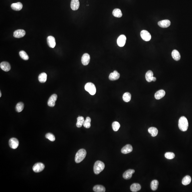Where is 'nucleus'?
Here are the masks:
<instances>
[{"instance_id": "b1692460", "label": "nucleus", "mask_w": 192, "mask_h": 192, "mask_svg": "<svg viewBox=\"0 0 192 192\" xmlns=\"http://www.w3.org/2000/svg\"><path fill=\"white\" fill-rule=\"evenodd\" d=\"M148 132L153 137H156L158 133V130L155 127H150L148 129Z\"/></svg>"}, {"instance_id": "6e6552de", "label": "nucleus", "mask_w": 192, "mask_h": 192, "mask_svg": "<svg viewBox=\"0 0 192 192\" xmlns=\"http://www.w3.org/2000/svg\"><path fill=\"white\" fill-rule=\"evenodd\" d=\"M126 37L125 35H121L117 39V44L120 47L124 46L125 44Z\"/></svg>"}, {"instance_id": "4be33fe9", "label": "nucleus", "mask_w": 192, "mask_h": 192, "mask_svg": "<svg viewBox=\"0 0 192 192\" xmlns=\"http://www.w3.org/2000/svg\"><path fill=\"white\" fill-rule=\"evenodd\" d=\"M171 55L172 58L176 61H179L181 58L180 54L177 50H173L172 52Z\"/></svg>"}, {"instance_id": "7ed1b4c3", "label": "nucleus", "mask_w": 192, "mask_h": 192, "mask_svg": "<svg viewBox=\"0 0 192 192\" xmlns=\"http://www.w3.org/2000/svg\"><path fill=\"white\" fill-rule=\"evenodd\" d=\"M105 165L104 163L101 161H97L94 165V171L96 174H98L103 171L104 169Z\"/></svg>"}, {"instance_id": "4468645a", "label": "nucleus", "mask_w": 192, "mask_h": 192, "mask_svg": "<svg viewBox=\"0 0 192 192\" xmlns=\"http://www.w3.org/2000/svg\"><path fill=\"white\" fill-rule=\"evenodd\" d=\"M1 68L5 72H8L10 70L11 66L8 62H3L0 64Z\"/></svg>"}, {"instance_id": "7c9ffc66", "label": "nucleus", "mask_w": 192, "mask_h": 192, "mask_svg": "<svg viewBox=\"0 0 192 192\" xmlns=\"http://www.w3.org/2000/svg\"><path fill=\"white\" fill-rule=\"evenodd\" d=\"M122 98L124 102H128L131 100V95L129 92H125L123 95Z\"/></svg>"}, {"instance_id": "bb28decb", "label": "nucleus", "mask_w": 192, "mask_h": 192, "mask_svg": "<svg viewBox=\"0 0 192 192\" xmlns=\"http://www.w3.org/2000/svg\"><path fill=\"white\" fill-rule=\"evenodd\" d=\"M191 181V178L190 176H186L182 180V183L184 185H187L190 184Z\"/></svg>"}, {"instance_id": "f257e3e1", "label": "nucleus", "mask_w": 192, "mask_h": 192, "mask_svg": "<svg viewBox=\"0 0 192 192\" xmlns=\"http://www.w3.org/2000/svg\"><path fill=\"white\" fill-rule=\"evenodd\" d=\"M178 126L181 131L185 132L188 129V120L185 117H182L179 120Z\"/></svg>"}, {"instance_id": "cd10ccee", "label": "nucleus", "mask_w": 192, "mask_h": 192, "mask_svg": "<svg viewBox=\"0 0 192 192\" xmlns=\"http://www.w3.org/2000/svg\"><path fill=\"white\" fill-rule=\"evenodd\" d=\"M158 185H159V182L158 180H153L150 184V187L151 190L153 191H155L157 190Z\"/></svg>"}, {"instance_id": "72a5a7b5", "label": "nucleus", "mask_w": 192, "mask_h": 192, "mask_svg": "<svg viewBox=\"0 0 192 192\" xmlns=\"http://www.w3.org/2000/svg\"><path fill=\"white\" fill-rule=\"evenodd\" d=\"M19 55L22 59L24 60H29V57L27 54L24 51H21L19 52Z\"/></svg>"}, {"instance_id": "a878e982", "label": "nucleus", "mask_w": 192, "mask_h": 192, "mask_svg": "<svg viewBox=\"0 0 192 192\" xmlns=\"http://www.w3.org/2000/svg\"><path fill=\"white\" fill-rule=\"evenodd\" d=\"M39 82L41 83H44L47 79V75L45 73H42L39 75L38 77Z\"/></svg>"}, {"instance_id": "2eb2a0df", "label": "nucleus", "mask_w": 192, "mask_h": 192, "mask_svg": "<svg viewBox=\"0 0 192 192\" xmlns=\"http://www.w3.org/2000/svg\"><path fill=\"white\" fill-rule=\"evenodd\" d=\"M120 77V74L116 70L110 74L109 76V79L110 81H114L118 80Z\"/></svg>"}, {"instance_id": "20e7f679", "label": "nucleus", "mask_w": 192, "mask_h": 192, "mask_svg": "<svg viewBox=\"0 0 192 192\" xmlns=\"http://www.w3.org/2000/svg\"><path fill=\"white\" fill-rule=\"evenodd\" d=\"M85 90L88 92L92 95H94L96 92V88L94 84L92 83H88L85 85Z\"/></svg>"}, {"instance_id": "a211bd4d", "label": "nucleus", "mask_w": 192, "mask_h": 192, "mask_svg": "<svg viewBox=\"0 0 192 192\" xmlns=\"http://www.w3.org/2000/svg\"><path fill=\"white\" fill-rule=\"evenodd\" d=\"M170 22L168 20H165L160 21L158 23V25L162 28H167L170 26Z\"/></svg>"}, {"instance_id": "c9c22d12", "label": "nucleus", "mask_w": 192, "mask_h": 192, "mask_svg": "<svg viewBox=\"0 0 192 192\" xmlns=\"http://www.w3.org/2000/svg\"><path fill=\"white\" fill-rule=\"evenodd\" d=\"M165 157L166 159H173L175 157V154L172 152H166L165 154Z\"/></svg>"}, {"instance_id": "c85d7f7f", "label": "nucleus", "mask_w": 192, "mask_h": 192, "mask_svg": "<svg viewBox=\"0 0 192 192\" xmlns=\"http://www.w3.org/2000/svg\"><path fill=\"white\" fill-rule=\"evenodd\" d=\"M112 14L115 17H121L122 16V12L119 9H115L112 11Z\"/></svg>"}, {"instance_id": "473e14b6", "label": "nucleus", "mask_w": 192, "mask_h": 192, "mask_svg": "<svg viewBox=\"0 0 192 192\" xmlns=\"http://www.w3.org/2000/svg\"><path fill=\"white\" fill-rule=\"evenodd\" d=\"M24 108V104L22 102H19L17 104L16 106V110L17 112H22Z\"/></svg>"}, {"instance_id": "412c9836", "label": "nucleus", "mask_w": 192, "mask_h": 192, "mask_svg": "<svg viewBox=\"0 0 192 192\" xmlns=\"http://www.w3.org/2000/svg\"><path fill=\"white\" fill-rule=\"evenodd\" d=\"M141 186L140 184L138 183H134L130 186V190L132 192H136L141 190Z\"/></svg>"}, {"instance_id": "39448f33", "label": "nucleus", "mask_w": 192, "mask_h": 192, "mask_svg": "<svg viewBox=\"0 0 192 192\" xmlns=\"http://www.w3.org/2000/svg\"><path fill=\"white\" fill-rule=\"evenodd\" d=\"M45 167L44 165L42 163H37L33 165L32 169L35 172H39L43 171Z\"/></svg>"}, {"instance_id": "0eeeda50", "label": "nucleus", "mask_w": 192, "mask_h": 192, "mask_svg": "<svg viewBox=\"0 0 192 192\" xmlns=\"http://www.w3.org/2000/svg\"><path fill=\"white\" fill-rule=\"evenodd\" d=\"M9 144L10 147L13 149L17 148L19 145V142L16 138H11L9 140Z\"/></svg>"}, {"instance_id": "9d476101", "label": "nucleus", "mask_w": 192, "mask_h": 192, "mask_svg": "<svg viewBox=\"0 0 192 192\" xmlns=\"http://www.w3.org/2000/svg\"><path fill=\"white\" fill-rule=\"evenodd\" d=\"M90 59V55L89 54L87 53H84L82 57V63L84 66H87L89 63Z\"/></svg>"}, {"instance_id": "dca6fc26", "label": "nucleus", "mask_w": 192, "mask_h": 192, "mask_svg": "<svg viewBox=\"0 0 192 192\" xmlns=\"http://www.w3.org/2000/svg\"><path fill=\"white\" fill-rule=\"evenodd\" d=\"M132 150L133 148L132 146L130 144H127L122 148L121 152L123 154H126L130 153Z\"/></svg>"}, {"instance_id": "aec40b11", "label": "nucleus", "mask_w": 192, "mask_h": 192, "mask_svg": "<svg viewBox=\"0 0 192 192\" xmlns=\"http://www.w3.org/2000/svg\"><path fill=\"white\" fill-rule=\"evenodd\" d=\"M165 95V92L163 90L158 91L155 94V98L157 100H159L163 98Z\"/></svg>"}, {"instance_id": "9b49d317", "label": "nucleus", "mask_w": 192, "mask_h": 192, "mask_svg": "<svg viewBox=\"0 0 192 192\" xmlns=\"http://www.w3.org/2000/svg\"><path fill=\"white\" fill-rule=\"evenodd\" d=\"M26 32L24 30L19 29L16 30L14 32L13 36L16 38H20L24 36Z\"/></svg>"}, {"instance_id": "423d86ee", "label": "nucleus", "mask_w": 192, "mask_h": 192, "mask_svg": "<svg viewBox=\"0 0 192 192\" xmlns=\"http://www.w3.org/2000/svg\"><path fill=\"white\" fill-rule=\"evenodd\" d=\"M141 36L144 41H148L151 39V36L150 33L146 30H143L141 31Z\"/></svg>"}, {"instance_id": "1a4fd4ad", "label": "nucleus", "mask_w": 192, "mask_h": 192, "mask_svg": "<svg viewBox=\"0 0 192 192\" xmlns=\"http://www.w3.org/2000/svg\"><path fill=\"white\" fill-rule=\"evenodd\" d=\"M57 98V96L56 94H54L52 95L49 98L48 101V105L50 107H54L55 105V102Z\"/></svg>"}, {"instance_id": "f704fd0d", "label": "nucleus", "mask_w": 192, "mask_h": 192, "mask_svg": "<svg viewBox=\"0 0 192 192\" xmlns=\"http://www.w3.org/2000/svg\"><path fill=\"white\" fill-rule=\"evenodd\" d=\"M120 125L119 123L117 121H114L112 124V129L114 131H117L120 128Z\"/></svg>"}, {"instance_id": "f8f14e48", "label": "nucleus", "mask_w": 192, "mask_h": 192, "mask_svg": "<svg viewBox=\"0 0 192 192\" xmlns=\"http://www.w3.org/2000/svg\"><path fill=\"white\" fill-rule=\"evenodd\" d=\"M47 43L48 46L52 48H53L55 47L56 43H55V39L54 37L52 36H49L47 37Z\"/></svg>"}, {"instance_id": "393cba45", "label": "nucleus", "mask_w": 192, "mask_h": 192, "mask_svg": "<svg viewBox=\"0 0 192 192\" xmlns=\"http://www.w3.org/2000/svg\"><path fill=\"white\" fill-rule=\"evenodd\" d=\"M93 190L95 192H105V188L104 187L101 185H97L93 187Z\"/></svg>"}, {"instance_id": "f03ea898", "label": "nucleus", "mask_w": 192, "mask_h": 192, "mask_svg": "<svg viewBox=\"0 0 192 192\" xmlns=\"http://www.w3.org/2000/svg\"><path fill=\"white\" fill-rule=\"evenodd\" d=\"M87 155L86 150L84 149L79 150L75 155V162L78 163L83 161Z\"/></svg>"}, {"instance_id": "e433bc0d", "label": "nucleus", "mask_w": 192, "mask_h": 192, "mask_svg": "<svg viewBox=\"0 0 192 192\" xmlns=\"http://www.w3.org/2000/svg\"><path fill=\"white\" fill-rule=\"evenodd\" d=\"M45 137L46 139H48L51 141L53 142L55 140V137L52 134L48 133L46 135Z\"/></svg>"}, {"instance_id": "c756f323", "label": "nucleus", "mask_w": 192, "mask_h": 192, "mask_svg": "<svg viewBox=\"0 0 192 192\" xmlns=\"http://www.w3.org/2000/svg\"><path fill=\"white\" fill-rule=\"evenodd\" d=\"M77 121L76 124V127L78 128L81 127L83 125L84 122L85 121L84 118L83 117H79L77 118Z\"/></svg>"}, {"instance_id": "58836bf2", "label": "nucleus", "mask_w": 192, "mask_h": 192, "mask_svg": "<svg viewBox=\"0 0 192 192\" xmlns=\"http://www.w3.org/2000/svg\"><path fill=\"white\" fill-rule=\"evenodd\" d=\"M1 96H2V93L1 91V92H0V97H1Z\"/></svg>"}, {"instance_id": "6ab92c4d", "label": "nucleus", "mask_w": 192, "mask_h": 192, "mask_svg": "<svg viewBox=\"0 0 192 192\" xmlns=\"http://www.w3.org/2000/svg\"><path fill=\"white\" fill-rule=\"evenodd\" d=\"M23 7V4L21 2L13 3L11 6L12 9L15 11H20L22 9Z\"/></svg>"}, {"instance_id": "4c0bfd02", "label": "nucleus", "mask_w": 192, "mask_h": 192, "mask_svg": "<svg viewBox=\"0 0 192 192\" xmlns=\"http://www.w3.org/2000/svg\"><path fill=\"white\" fill-rule=\"evenodd\" d=\"M156 81V77L153 76V79H152V81L155 82Z\"/></svg>"}, {"instance_id": "f3484780", "label": "nucleus", "mask_w": 192, "mask_h": 192, "mask_svg": "<svg viewBox=\"0 0 192 192\" xmlns=\"http://www.w3.org/2000/svg\"><path fill=\"white\" fill-rule=\"evenodd\" d=\"M80 3L79 0H72L70 7L73 10H76L79 9Z\"/></svg>"}, {"instance_id": "ddd939ff", "label": "nucleus", "mask_w": 192, "mask_h": 192, "mask_svg": "<svg viewBox=\"0 0 192 192\" xmlns=\"http://www.w3.org/2000/svg\"><path fill=\"white\" fill-rule=\"evenodd\" d=\"M135 172L134 170L129 169L125 171L123 174V177L125 179H129L132 178V174Z\"/></svg>"}, {"instance_id": "2f4dec72", "label": "nucleus", "mask_w": 192, "mask_h": 192, "mask_svg": "<svg viewBox=\"0 0 192 192\" xmlns=\"http://www.w3.org/2000/svg\"><path fill=\"white\" fill-rule=\"evenodd\" d=\"M91 119L89 117H87L84 122L83 126L84 127L87 128H90L91 127Z\"/></svg>"}, {"instance_id": "5701e85b", "label": "nucleus", "mask_w": 192, "mask_h": 192, "mask_svg": "<svg viewBox=\"0 0 192 192\" xmlns=\"http://www.w3.org/2000/svg\"><path fill=\"white\" fill-rule=\"evenodd\" d=\"M145 77L146 81L148 82L152 81V79L153 77V72L151 70H149L146 73Z\"/></svg>"}]
</instances>
